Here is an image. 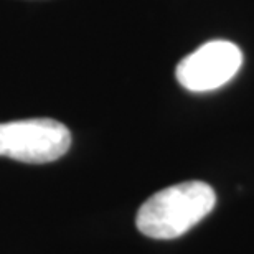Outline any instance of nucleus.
I'll list each match as a JSON object with an SVG mask.
<instances>
[{
    "label": "nucleus",
    "mask_w": 254,
    "mask_h": 254,
    "mask_svg": "<svg viewBox=\"0 0 254 254\" xmlns=\"http://www.w3.org/2000/svg\"><path fill=\"white\" fill-rule=\"evenodd\" d=\"M216 205V193L205 182H184L157 191L139 208L135 225L154 240H174L190 231Z\"/></svg>",
    "instance_id": "f257e3e1"
},
{
    "label": "nucleus",
    "mask_w": 254,
    "mask_h": 254,
    "mask_svg": "<svg viewBox=\"0 0 254 254\" xmlns=\"http://www.w3.org/2000/svg\"><path fill=\"white\" fill-rule=\"evenodd\" d=\"M71 145L69 129L55 119H25L0 124V157L25 164L58 160Z\"/></svg>",
    "instance_id": "f03ea898"
},
{
    "label": "nucleus",
    "mask_w": 254,
    "mask_h": 254,
    "mask_svg": "<svg viewBox=\"0 0 254 254\" xmlns=\"http://www.w3.org/2000/svg\"><path fill=\"white\" fill-rule=\"evenodd\" d=\"M243 64L238 45L226 40H213L185 57L177 66L179 83L191 93L215 91L235 78Z\"/></svg>",
    "instance_id": "7ed1b4c3"
}]
</instances>
